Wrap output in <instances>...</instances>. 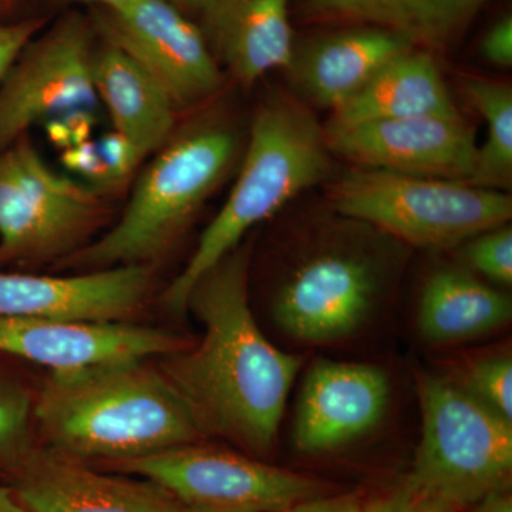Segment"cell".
I'll use <instances>...</instances> for the list:
<instances>
[{"label": "cell", "instance_id": "277c9868", "mask_svg": "<svg viewBox=\"0 0 512 512\" xmlns=\"http://www.w3.org/2000/svg\"><path fill=\"white\" fill-rule=\"evenodd\" d=\"M238 151L237 134L217 121L171 136L138 178L119 222L74 262L104 269L161 254L224 180Z\"/></svg>", "mask_w": 512, "mask_h": 512}, {"label": "cell", "instance_id": "d4e9b609", "mask_svg": "<svg viewBox=\"0 0 512 512\" xmlns=\"http://www.w3.org/2000/svg\"><path fill=\"white\" fill-rule=\"evenodd\" d=\"M461 256L468 271L483 276L493 284H512V228L481 232L461 245Z\"/></svg>", "mask_w": 512, "mask_h": 512}, {"label": "cell", "instance_id": "603a6c76", "mask_svg": "<svg viewBox=\"0 0 512 512\" xmlns=\"http://www.w3.org/2000/svg\"><path fill=\"white\" fill-rule=\"evenodd\" d=\"M468 103L487 123V140L477 147L467 183L487 190H510L512 184V90L508 84L470 77L464 82Z\"/></svg>", "mask_w": 512, "mask_h": 512}, {"label": "cell", "instance_id": "484cf974", "mask_svg": "<svg viewBox=\"0 0 512 512\" xmlns=\"http://www.w3.org/2000/svg\"><path fill=\"white\" fill-rule=\"evenodd\" d=\"M96 143L109 174L110 187L127 180L143 161L133 144L117 131L104 134Z\"/></svg>", "mask_w": 512, "mask_h": 512}, {"label": "cell", "instance_id": "6da1fadb", "mask_svg": "<svg viewBox=\"0 0 512 512\" xmlns=\"http://www.w3.org/2000/svg\"><path fill=\"white\" fill-rule=\"evenodd\" d=\"M249 251L235 248L198 279L187 309L204 325L194 349L165 362L201 434L232 441L254 456L274 448L302 359L276 348L249 305Z\"/></svg>", "mask_w": 512, "mask_h": 512}, {"label": "cell", "instance_id": "e0dca14e", "mask_svg": "<svg viewBox=\"0 0 512 512\" xmlns=\"http://www.w3.org/2000/svg\"><path fill=\"white\" fill-rule=\"evenodd\" d=\"M16 498L26 512H188L151 481L106 476L62 453L37 457Z\"/></svg>", "mask_w": 512, "mask_h": 512}, {"label": "cell", "instance_id": "836d02e7", "mask_svg": "<svg viewBox=\"0 0 512 512\" xmlns=\"http://www.w3.org/2000/svg\"><path fill=\"white\" fill-rule=\"evenodd\" d=\"M0 512H26L20 505L16 495L6 488H0Z\"/></svg>", "mask_w": 512, "mask_h": 512}, {"label": "cell", "instance_id": "7402d4cb", "mask_svg": "<svg viewBox=\"0 0 512 512\" xmlns=\"http://www.w3.org/2000/svg\"><path fill=\"white\" fill-rule=\"evenodd\" d=\"M512 318L510 296L467 268L437 269L421 291L417 325L434 345L480 338L504 328Z\"/></svg>", "mask_w": 512, "mask_h": 512}, {"label": "cell", "instance_id": "d590c367", "mask_svg": "<svg viewBox=\"0 0 512 512\" xmlns=\"http://www.w3.org/2000/svg\"><path fill=\"white\" fill-rule=\"evenodd\" d=\"M82 2L92 3L100 6L103 10H119L133 3L134 0H82Z\"/></svg>", "mask_w": 512, "mask_h": 512}, {"label": "cell", "instance_id": "8fae6325", "mask_svg": "<svg viewBox=\"0 0 512 512\" xmlns=\"http://www.w3.org/2000/svg\"><path fill=\"white\" fill-rule=\"evenodd\" d=\"M97 22L106 42L150 73L175 109L195 106L220 90V64L204 32L167 0H134L126 8L104 10Z\"/></svg>", "mask_w": 512, "mask_h": 512}, {"label": "cell", "instance_id": "8992f818", "mask_svg": "<svg viewBox=\"0 0 512 512\" xmlns=\"http://www.w3.org/2000/svg\"><path fill=\"white\" fill-rule=\"evenodd\" d=\"M328 197L350 220L433 251L460 248L481 232L508 224L512 215L507 192L366 167L330 184Z\"/></svg>", "mask_w": 512, "mask_h": 512}, {"label": "cell", "instance_id": "3957f363", "mask_svg": "<svg viewBox=\"0 0 512 512\" xmlns=\"http://www.w3.org/2000/svg\"><path fill=\"white\" fill-rule=\"evenodd\" d=\"M330 167L325 130L302 101L276 97L262 104L252 120L231 194L205 229L187 266L164 292L165 308L187 311L188 296L198 279L238 248L249 229L325 181Z\"/></svg>", "mask_w": 512, "mask_h": 512}, {"label": "cell", "instance_id": "8d00e7d4", "mask_svg": "<svg viewBox=\"0 0 512 512\" xmlns=\"http://www.w3.org/2000/svg\"><path fill=\"white\" fill-rule=\"evenodd\" d=\"M188 512H237V511L205 510V508H188Z\"/></svg>", "mask_w": 512, "mask_h": 512}, {"label": "cell", "instance_id": "d6a6232c", "mask_svg": "<svg viewBox=\"0 0 512 512\" xmlns=\"http://www.w3.org/2000/svg\"><path fill=\"white\" fill-rule=\"evenodd\" d=\"M471 512H512L511 487L495 490L484 495L476 504L467 508Z\"/></svg>", "mask_w": 512, "mask_h": 512}, {"label": "cell", "instance_id": "ac0fdd59", "mask_svg": "<svg viewBox=\"0 0 512 512\" xmlns=\"http://www.w3.org/2000/svg\"><path fill=\"white\" fill-rule=\"evenodd\" d=\"M204 19L212 55L242 86L291 62L296 40L289 0H214Z\"/></svg>", "mask_w": 512, "mask_h": 512}, {"label": "cell", "instance_id": "4dcf8cb0", "mask_svg": "<svg viewBox=\"0 0 512 512\" xmlns=\"http://www.w3.org/2000/svg\"><path fill=\"white\" fill-rule=\"evenodd\" d=\"M28 403L16 394L0 390V447L15 443L25 431Z\"/></svg>", "mask_w": 512, "mask_h": 512}, {"label": "cell", "instance_id": "ba28073f", "mask_svg": "<svg viewBox=\"0 0 512 512\" xmlns=\"http://www.w3.org/2000/svg\"><path fill=\"white\" fill-rule=\"evenodd\" d=\"M376 255L330 242L301 259L272 303L275 322L305 345H335L357 335L373 318L384 286Z\"/></svg>", "mask_w": 512, "mask_h": 512}, {"label": "cell", "instance_id": "7c38bea8", "mask_svg": "<svg viewBox=\"0 0 512 512\" xmlns=\"http://www.w3.org/2000/svg\"><path fill=\"white\" fill-rule=\"evenodd\" d=\"M323 130L330 154L356 167L468 181L476 163V136L463 116L328 123Z\"/></svg>", "mask_w": 512, "mask_h": 512}, {"label": "cell", "instance_id": "f35d334b", "mask_svg": "<svg viewBox=\"0 0 512 512\" xmlns=\"http://www.w3.org/2000/svg\"><path fill=\"white\" fill-rule=\"evenodd\" d=\"M0 5H2V0H0Z\"/></svg>", "mask_w": 512, "mask_h": 512}, {"label": "cell", "instance_id": "30bf717a", "mask_svg": "<svg viewBox=\"0 0 512 512\" xmlns=\"http://www.w3.org/2000/svg\"><path fill=\"white\" fill-rule=\"evenodd\" d=\"M93 60L90 29L79 15L32 40L0 86V151L37 121L96 109Z\"/></svg>", "mask_w": 512, "mask_h": 512}, {"label": "cell", "instance_id": "52a82bcc", "mask_svg": "<svg viewBox=\"0 0 512 512\" xmlns=\"http://www.w3.org/2000/svg\"><path fill=\"white\" fill-rule=\"evenodd\" d=\"M119 468L164 488L188 508L284 512L329 494L326 484L306 474L195 443L120 461Z\"/></svg>", "mask_w": 512, "mask_h": 512}, {"label": "cell", "instance_id": "cb8c5ba5", "mask_svg": "<svg viewBox=\"0 0 512 512\" xmlns=\"http://www.w3.org/2000/svg\"><path fill=\"white\" fill-rule=\"evenodd\" d=\"M464 392L512 421V360L510 355H487L468 362L453 377Z\"/></svg>", "mask_w": 512, "mask_h": 512}, {"label": "cell", "instance_id": "4316f807", "mask_svg": "<svg viewBox=\"0 0 512 512\" xmlns=\"http://www.w3.org/2000/svg\"><path fill=\"white\" fill-rule=\"evenodd\" d=\"M62 160L70 171L82 175L97 190L110 187L109 174L96 141L87 140L64 148Z\"/></svg>", "mask_w": 512, "mask_h": 512}, {"label": "cell", "instance_id": "7a4b0ae2", "mask_svg": "<svg viewBox=\"0 0 512 512\" xmlns=\"http://www.w3.org/2000/svg\"><path fill=\"white\" fill-rule=\"evenodd\" d=\"M143 362L117 360L52 372L36 416L57 453L120 463L201 437L170 380Z\"/></svg>", "mask_w": 512, "mask_h": 512}, {"label": "cell", "instance_id": "83f0119b", "mask_svg": "<svg viewBox=\"0 0 512 512\" xmlns=\"http://www.w3.org/2000/svg\"><path fill=\"white\" fill-rule=\"evenodd\" d=\"M365 512H451L446 507L417 493L407 484L380 495L365 505Z\"/></svg>", "mask_w": 512, "mask_h": 512}, {"label": "cell", "instance_id": "9a60e30c", "mask_svg": "<svg viewBox=\"0 0 512 512\" xmlns=\"http://www.w3.org/2000/svg\"><path fill=\"white\" fill-rule=\"evenodd\" d=\"M187 343L165 330L128 323H74L0 316V352L52 372L175 355Z\"/></svg>", "mask_w": 512, "mask_h": 512}, {"label": "cell", "instance_id": "ffe728a7", "mask_svg": "<svg viewBox=\"0 0 512 512\" xmlns=\"http://www.w3.org/2000/svg\"><path fill=\"white\" fill-rule=\"evenodd\" d=\"M416 116L461 114L431 52L412 47L384 64L362 90L333 111L329 123L355 124Z\"/></svg>", "mask_w": 512, "mask_h": 512}, {"label": "cell", "instance_id": "f546056e", "mask_svg": "<svg viewBox=\"0 0 512 512\" xmlns=\"http://www.w3.org/2000/svg\"><path fill=\"white\" fill-rule=\"evenodd\" d=\"M481 53L484 59L503 69L512 66V19L504 16L485 32L481 40Z\"/></svg>", "mask_w": 512, "mask_h": 512}, {"label": "cell", "instance_id": "e575fe53", "mask_svg": "<svg viewBox=\"0 0 512 512\" xmlns=\"http://www.w3.org/2000/svg\"><path fill=\"white\" fill-rule=\"evenodd\" d=\"M167 2H170L171 5H174L175 8L180 10H200V12L204 13L205 10L210 8L211 3L214 2V0H167Z\"/></svg>", "mask_w": 512, "mask_h": 512}, {"label": "cell", "instance_id": "74e56055", "mask_svg": "<svg viewBox=\"0 0 512 512\" xmlns=\"http://www.w3.org/2000/svg\"><path fill=\"white\" fill-rule=\"evenodd\" d=\"M488 2V0H483V3Z\"/></svg>", "mask_w": 512, "mask_h": 512}, {"label": "cell", "instance_id": "9c48e42d", "mask_svg": "<svg viewBox=\"0 0 512 512\" xmlns=\"http://www.w3.org/2000/svg\"><path fill=\"white\" fill-rule=\"evenodd\" d=\"M97 191L53 171L19 138L0 151V256L50 258L72 248L100 220Z\"/></svg>", "mask_w": 512, "mask_h": 512}, {"label": "cell", "instance_id": "f1b7e54d", "mask_svg": "<svg viewBox=\"0 0 512 512\" xmlns=\"http://www.w3.org/2000/svg\"><path fill=\"white\" fill-rule=\"evenodd\" d=\"M40 28V20H23L12 25H0V86Z\"/></svg>", "mask_w": 512, "mask_h": 512}, {"label": "cell", "instance_id": "1f68e13d", "mask_svg": "<svg viewBox=\"0 0 512 512\" xmlns=\"http://www.w3.org/2000/svg\"><path fill=\"white\" fill-rule=\"evenodd\" d=\"M284 512H365V504L356 495L325 494L303 501Z\"/></svg>", "mask_w": 512, "mask_h": 512}, {"label": "cell", "instance_id": "2e32d148", "mask_svg": "<svg viewBox=\"0 0 512 512\" xmlns=\"http://www.w3.org/2000/svg\"><path fill=\"white\" fill-rule=\"evenodd\" d=\"M414 47L390 30L350 25L295 42L286 67L293 89L316 107L338 110L380 69Z\"/></svg>", "mask_w": 512, "mask_h": 512}, {"label": "cell", "instance_id": "5bb4252c", "mask_svg": "<svg viewBox=\"0 0 512 512\" xmlns=\"http://www.w3.org/2000/svg\"><path fill=\"white\" fill-rule=\"evenodd\" d=\"M151 288L147 265H119L92 274L39 276L0 272V316L74 323H121Z\"/></svg>", "mask_w": 512, "mask_h": 512}, {"label": "cell", "instance_id": "4fadbf2b", "mask_svg": "<svg viewBox=\"0 0 512 512\" xmlns=\"http://www.w3.org/2000/svg\"><path fill=\"white\" fill-rule=\"evenodd\" d=\"M390 392L389 376L380 367L319 360L306 373L299 394L295 447L325 454L362 440L382 423Z\"/></svg>", "mask_w": 512, "mask_h": 512}, {"label": "cell", "instance_id": "d6986e66", "mask_svg": "<svg viewBox=\"0 0 512 512\" xmlns=\"http://www.w3.org/2000/svg\"><path fill=\"white\" fill-rule=\"evenodd\" d=\"M93 74L97 96L109 110L114 131L133 144L141 160L170 140L174 103L136 60L106 42L94 52Z\"/></svg>", "mask_w": 512, "mask_h": 512}, {"label": "cell", "instance_id": "44dd1931", "mask_svg": "<svg viewBox=\"0 0 512 512\" xmlns=\"http://www.w3.org/2000/svg\"><path fill=\"white\" fill-rule=\"evenodd\" d=\"M483 5V0H303L301 10L313 22L387 29L433 52L450 46Z\"/></svg>", "mask_w": 512, "mask_h": 512}, {"label": "cell", "instance_id": "5b68a950", "mask_svg": "<svg viewBox=\"0 0 512 512\" xmlns=\"http://www.w3.org/2000/svg\"><path fill=\"white\" fill-rule=\"evenodd\" d=\"M421 440L404 484L448 511L511 487L512 421L448 377L421 375Z\"/></svg>", "mask_w": 512, "mask_h": 512}]
</instances>
